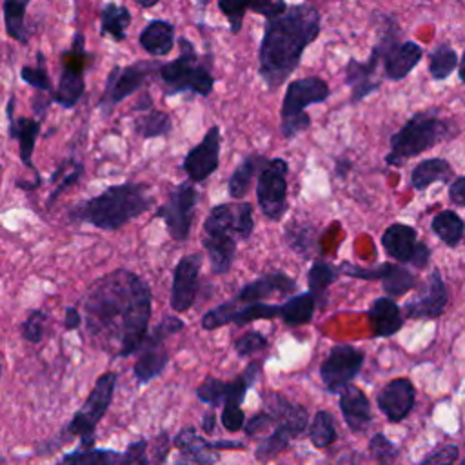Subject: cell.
I'll return each instance as SVG.
<instances>
[{"label":"cell","instance_id":"6da1fadb","mask_svg":"<svg viewBox=\"0 0 465 465\" xmlns=\"http://www.w3.org/2000/svg\"><path fill=\"white\" fill-rule=\"evenodd\" d=\"M153 309L149 283L129 269L96 278L82 298L85 332L102 351L118 358L138 354Z\"/></svg>","mask_w":465,"mask_h":465},{"label":"cell","instance_id":"7a4b0ae2","mask_svg":"<svg viewBox=\"0 0 465 465\" xmlns=\"http://www.w3.org/2000/svg\"><path fill=\"white\" fill-rule=\"evenodd\" d=\"M322 27L320 11L311 4L289 5L285 13L265 20L258 47V74L269 89L280 87L298 67L303 51Z\"/></svg>","mask_w":465,"mask_h":465},{"label":"cell","instance_id":"3957f363","mask_svg":"<svg viewBox=\"0 0 465 465\" xmlns=\"http://www.w3.org/2000/svg\"><path fill=\"white\" fill-rule=\"evenodd\" d=\"M154 205V194L147 183L125 182L105 187L100 194L80 200L69 207L67 218L73 223L114 232L133 218L147 213Z\"/></svg>","mask_w":465,"mask_h":465},{"label":"cell","instance_id":"277c9868","mask_svg":"<svg viewBox=\"0 0 465 465\" xmlns=\"http://www.w3.org/2000/svg\"><path fill=\"white\" fill-rule=\"evenodd\" d=\"M178 44L180 54L171 62H162L158 69L163 96H174L183 93L209 96L214 87L209 62L200 60L193 44L185 36H180Z\"/></svg>","mask_w":465,"mask_h":465},{"label":"cell","instance_id":"5b68a950","mask_svg":"<svg viewBox=\"0 0 465 465\" xmlns=\"http://www.w3.org/2000/svg\"><path fill=\"white\" fill-rule=\"evenodd\" d=\"M263 409H267L274 418L272 432L262 440L256 447V458L260 461H269L276 458L292 438L302 434L307 427V409L300 403L289 401L278 392L265 396Z\"/></svg>","mask_w":465,"mask_h":465},{"label":"cell","instance_id":"8992f818","mask_svg":"<svg viewBox=\"0 0 465 465\" xmlns=\"http://www.w3.org/2000/svg\"><path fill=\"white\" fill-rule=\"evenodd\" d=\"M329 96V85L320 76H305L292 80L283 94L280 109V133L283 138L292 140L311 125L305 109L320 104Z\"/></svg>","mask_w":465,"mask_h":465},{"label":"cell","instance_id":"52a82bcc","mask_svg":"<svg viewBox=\"0 0 465 465\" xmlns=\"http://www.w3.org/2000/svg\"><path fill=\"white\" fill-rule=\"evenodd\" d=\"M449 134L450 131L447 122L418 113L391 136V151L385 156V162L391 165H400L401 160L421 154L423 151L449 138Z\"/></svg>","mask_w":465,"mask_h":465},{"label":"cell","instance_id":"ba28073f","mask_svg":"<svg viewBox=\"0 0 465 465\" xmlns=\"http://www.w3.org/2000/svg\"><path fill=\"white\" fill-rule=\"evenodd\" d=\"M93 62V54L85 51V35L76 31L71 45L60 54L58 87L49 94L54 104L73 109L85 91V71Z\"/></svg>","mask_w":465,"mask_h":465},{"label":"cell","instance_id":"9c48e42d","mask_svg":"<svg viewBox=\"0 0 465 465\" xmlns=\"http://www.w3.org/2000/svg\"><path fill=\"white\" fill-rule=\"evenodd\" d=\"M116 380H118L116 372H113V371L104 372L96 380V383L91 389L89 396L85 398L84 405L74 412L71 421L65 425V434L78 436L82 449H93L96 425L105 416V412L113 401Z\"/></svg>","mask_w":465,"mask_h":465},{"label":"cell","instance_id":"30bf717a","mask_svg":"<svg viewBox=\"0 0 465 465\" xmlns=\"http://www.w3.org/2000/svg\"><path fill=\"white\" fill-rule=\"evenodd\" d=\"M183 327L185 325L180 318L163 316L153 327V331L147 332V336L138 351L134 367H133L134 378L140 385H145L163 374V371L167 369V363H169V352H167L163 341L167 340V336L180 332Z\"/></svg>","mask_w":465,"mask_h":465},{"label":"cell","instance_id":"8fae6325","mask_svg":"<svg viewBox=\"0 0 465 465\" xmlns=\"http://www.w3.org/2000/svg\"><path fill=\"white\" fill-rule=\"evenodd\" d=\"M160 65L162 62H156V60L134 62L124 67L114 65L107 74L104 93L96 104V109L102 113V116H111V113L120 102L138 93L147 82V78L153 73H158Z\"/></svg>","mask_w":465,"mask_h":465},{"label":"cell","instance_id":"7c38bea8","mask_svg":"<svg viewBox=\"0 0 465 465\" xmlns=\"http://www.w3.org/2000/svg\"><path fill=\"white\" fill-rule=\"evenodd\" d=\"M198 200L200 196L194 185L191 182H182L171 189L167 200L156 209L154 216L163 220L173 240L185 242L189 238Z\"/></svg>","mask_w":465,"mask_h":465},{"label":"cell","instance_id":"4fadbf2b","mask_svg":"<svg viewBox=\"0 0 465 465\" xmlns=\"http://www.w3.org/2000/svg\"><path fill=\"white\" fill-rule=\"evenodd\" d=\"M287 173L289 163L283 158H272L258 174L256 200L265 218L282 220L287 213Z\"/></svg>","mask_w":465,"mask_h":465},{"label":"cell","instance_id":"5bb4252c","mask_svg":"<svg viewBox=\"0 0 465 465\" xmlns=\"http://www.w3.org/2000/svg\"><path fill=\"white\" fill-rule=\"evenodd\" d=\"M363 365V352L352 345H336L320 367V378L329 392H341Z\"/></svg>","mask_w":465,"mask_h":465},{"label":"cell","instance_id":"9a60e30c","mask_svg":"<svg viewBox=\"0 0 465 465\" xmlns=\"http://www.w3.org/2000/svg\"><path fill=\"white\" fill-rule=\"evenodd\" d=\"M381 245L391 258L412 263L414 267H425L430 258L429 247L423 242H418L416 231L405 223H392L387 227L381 236Z\"/></svg>","mask_w":465,"mask_h":465},{"label":"cell","instance_id":"2e32d148","mask_svg":"<svg viewBox=\"0 0 465 465\" xmlns=\"http://www.w3.org/2000/svg\"><path fill=\"white\" fill-rule=\"evenodd\" d=\"M220 147L222 134L220 127L213 125L207 129L203 138L185 154L182 169L189 176V182H205L220 165Z\"/></svg>","mask_w":465,"mask_h":465},{"label":"cell","instance_id":"e0dca14e","mask_svg":"<svg viewBox=\"0 0 465 465\" xmlns=\"http://www.w3.org/2000/svg\"><path fill=\"white\" fill-rule=\"evenodd\" d=\"M376 49L383 58L385 76L391 80L405 78L418 65L423 54L416 42H396V31L392 29L380 38Z\"/></svg>","mask_w":465,"mask_h":465},{"label":"cell","instance_id":"ac0fdd59","mask_svg":"<svg viewBox=\"0 0 465 465\" xmlns=\"http://www.w3.org/2000/svg\"><path fill=\"white\" fill-rule=\"evenodd\" d=\"M202 254L189 252L182 256L173 271V287L169 305L174 312H185L193 307L198 294Z\"/></svg>","mask_w":465,"mask_h":465},{"label":"cell","instance_id":"d6986e66","mask_svg":"<svg viewBox=\"0 0 465 465\" xmlns=\"http://www.w3.org/2000/svg\"><path fill=\"white\" fill-rule=\"evenodd\" d=\"M174 445L180 449V458L176 461L178 465H213V461H214L213 450L243 447V443L231 441V440L209 441V440L202 438L194 427H183L176 434Z\"/></svg>","mask_w":465,"mask_h":465},{"label":"cell","instance_id":"ffe728a7","mask_svg":"<svg viewBox=\"0 0 465 465\" xmlns=\"http://www.w3.org/2000/svg\"><path fill=\"white\" fill-rule=\"evenodd\" d=\"M5 116L9 124V138L18 142V154L20 160L25 167H29L35 174H38L35 163H33V153L36 145V138L40 134V120L36 118H27V116H18L15 118V96L11 94L5 105Z\"/></svg>","mask_w":465,"mask_h":465},{"label":"cell","instance_id":"44dd1931","mask_svg":"<svg viewBox=\"0 0 465 465\" xmlns=\"http://www.w3.org/2000/svg\"><path fill=\"white\" fill-rule=\"evenodd\" d=\"M292 291H296V282L289 274L276 271L245 283L232 300L240 305L263 303V300L274 294H291Z\"/></svg>","mask_w":465,"mask_h":465},{"label":"cell","instance_id":"7402d4cb","mask_svg":"<svg viewBox=\"0 0 465 465\" xmlns=\"http://www.w3.org/2000/svg\"><path fill=\"white\" fill-rule=\"evenodd\" d=\"M449 302L445 283L438 271L429 274L425 291L416 294L405 303V314L409 318H438Z\"/></svg>","mask_w":465,"mask_h":465},{"label":"cell","instance_id":"603a6c76","mask_svg":"<svg viewBox=\"0 0 465 465\" xmlns=\"http://www.w3.org/2000/svg\"><path fill=\"white\" fill-rule=\"evenodd\" d=\"M414 387L407 378H396L389 381L376 396L380 411L391 421H401L414 407Z\"/></svg>","mask_w":465,"mask_h":465},{"label":"cell","instance_id":"cb8c5ba5","mask_svg":"<svg viewBox=\"0 0 465 465\" xmlns=\"http://www.w3.org/2000/svg\"><path fill=\"white\" fill-rule=\"evenodd\" d=\"M380 58H381V54L374 47L367 62H360L356 58L349 60V64L345 67V82L352 89V94H351V102L352 104L360 102L361 98L369 96L371 93H374L380 87V82L372 80Z\"/></svg>","mask_w":465,"mask_h":465},{"label":"cell","instance_id":"d4e9b609","mask_svg":"<svg viewBox=\"0 0 465 465\" xmlns=\"http://www.w3.org/2000/svg\"><path fill=\"white\" fill-rule=\"evenodd\" d=\"M138 44L153 58L167 56L174 47V25L162 18L151 20L140 31Z\"/></svg>","mask_w":465,"mask_h":465},{"label":"cell","instance_id":"484cf974","mask_svg":"<svg viewBox=\"0 0 465 465\" xmlns=\"http://www.w3.org/2000/svg\"><path fill=\"white\" fill-rule=\"evenodd\" d=\"M340 409L343 414L345 423L351 430L361 432L369 427L372 414H371V403L367 396L354 385H349L340 394Z\"/></svg>","mask_w":465,"mask_h":465},{"label":"cell","instance_id":"4316f807","mask_svg":"<svg viewBox=\"0 0 465 465\" xmlns=\"http://www.w3.org/2000/svg\"><path fill=\"white\" fill-rule=\"evenodd\" d=\"M369 323H371L374 336L387 338V336L396 334L401 329L403 320H401L400 309L394 303V300L385 296V298H378L372 302V305L369 309Z\"/></svg>","mask_w":465,"mask_h":465},{"label":"cell","instance_id":"83f0119b","mask_svg":"<svg viewBox=\"0 0 465 465\" xmlns=\"http://www.w3.org/2000/svg\"><path fill=\"white\" fill-rule=\"evenodd\" d=\"M202 245L209 256L211 271L214 274H227L236 258V238L232 234L203 236Z\"/></svg>","mask_w":465,"mask_h":465},{"label":"cell","instance_id":"f1b7e54d","mask_svg":"<svg viewBox=\"0 0 465 465\" xmlns=\"http://www.w3.org/2000/svg\"><path fill=\"white\" fill-rule=\"evenodd\" d=\"M267 162L269 160L265 156H262V154H249V156H245L236 165V169L232 171V174L227 180V193H229V196L232 200L243 198L249 193V189H251L254 174H260V171L265 167Z\"/></svg>","mask_w":465,"mask_h":465},{"label":"cell","instance_id":"f546056e","mask_svg":"<svg viewBox=\"0 0 465 465\" xmlns=\"http://www.w3.org/2000/svg\"><path fill=\"white\" fill-rule=\"evenodd\" d=\"M131 25V11L120 4H104L100 11V35L111 36L114 42L127 38V27Z\"/></svg>","mask_w":465,"mask_h":465},{"label":"cell","instance_id":"4dcf8cb0","mask_svg":"<svg viewBox=\"0 0 465 465\" xmlns=\"http://www.w3.org/2000/svg\"><path fill=\"white\" fill-rule=\"evenodd\" d=\"M82 174H84V163L80 160L64 158V162H60V165L53 171V174L49 178V183L54 185V189L49 193L45 205L51 207L64 191H67L69 187H73L74 183L80 182Z\"/></svg>","mask_w":465,"mask_h":465},{"label":"cell","instance_id":"1f68e13d","mask_svg":"<svg viewBox=\"0 0 465 465\" xmlns=\"http://www.w3.org/2000/svg\"><path fill=\"white\" fill-rule=\"evenodd\" d=\"M452 174V167L443 158H427L421 160L411 174V183L414 189L423 191L434 182H447Z\"/></svg>","mask_w":465,"mask_h":465},{"label":"cell","instance_id":"d6a6232c","mask_svg":"<svg viewBox=\"0 0 465 465\" xmlns=\"http://www.w3.org/2000/svg\"><path fill=\"white\" fill-rule=\"evenodd\" d=\"M316 298L307 291L291 296L287 302H283L280 307V318L285 325L296 327L311 322L314 309H316Z\"/></svg>","mask_w":465,"mask_h":465},{"label":"cell","instance_id":"836d02e7","mask_svg":"<svg viewBox=\"0 0 465 465\" xmlns=\"http://www.w3.org/2000/svg\"><path fill=\"white\" fill-rule=\"evenodd\" d=\"M29 7V0H5L2 4L4 11V25L9 38L18 44L29 42V29L25 25V11Z\"/></svg>","mask_w":465,"mask_h":465},{"label":"cell","instance_id":"e575fe53","mask_svg":"<svg viewBox=\"0 0 465 465\" xmlns=\"http://www.w3.org/2000/svg\"><path fill=\"white\" fill-rule=\"evenodd\" d=\"M133 129L142 138L165 136V134H169L173 131V118H171L169 113L153 107L151 111L140 113L138 116H134Z\"/></svg>","mask_w":465,"mask_h":465},{"label":"cell","instance_id":"d590c367","mask_svg":"<svg viewBox=\"0 0 465 465\" xmlns=\"http://www.w3.org/2000/svg\"><path fill=\"white\" fill-rule=\"evenodd\" d=\"M122 454L111 449H78L54 465H120Z\"/></svg>","mask_w":465,"mask_h":465},{"label":"cell","instance_id":"8d00e7d4","mask_svg":"<svg viewBox=\"0 0 465 465\" xmlns=\"http://www.w3.org/2000/svg\"><path fill=\"white\" fill-rule=\"evenodd\" d=\"M432 231L434 234L447 243L449 247L458 245V242L463 236L465 231V223L463 220L454 213V211H441L432 218Z\"/></svg>","mask_w":465,"mask_h":465},{"label":"cell","instance_id":"74e56055","mask_svg":"<svg viewBox=\"0 0 465 465\" xmlns=\"http://www.w3.org/2000/svg\"><path fill=\"white\" fill-rule=\"evenodd\" d=\"M232 223H234V207L229 203H218L209 211L203 222V232L205 236L232 234Z\"/></svg>","mask_w":465,"mask_h":465},{"label":"cell","instance_id":"f35d334b","mask_svg":"<svg viewBox=\"0 0 465 465\" xmlns=\"http://www.w3.org/2000/svg\"><path fill=\"white\" fill-rule=\"evenodd\" d=\"M309 438L314 447L325 449L336 440V425L327 411H318L309 429Z\"/></svg>","mask_w":465,"mask_h":465},{"label":"cell","instance_id":"ab89813d","mask_svg":"<svg viewBox=\"0 0 465 465\" xmlns=\"http://www.w3.org/2000/svg\"><path fill=\"white\" fill-rule=\"evenodd\" d=\"M381 285H383V291L394 298V296H401L405 291H411L416 285V278L407 267L391 263L385 278L381 280Z\"/></svg>","mask_w":465,"mask_h":465},{"label":"cell","instance_id":"60d3db41","mask_svg":"<svg viewBox=\"0 0 465 465\" xmlns=\"http://www.w3.org/2000/svg\"><path fill=\"white\" fill-rule=\"evenodd\" d=\"M336 278H338V271L332 265L325 262H314L311 265L307 272V285H309V292L316 298V302Z\"/></svg>","mask_w":465,"mask_h":465},{"label":"cell","instance_id":"b9f144b4","mask_svg":"<svg viewBox=\"0 0 465 465\" xmlns=\"http://www.w3.org/2000/svg\"><path fill=\"white\" fill-rule=\"evenodd\" d=\"M285 243L300 256H309L314 242V229L307 223H289L285 229Z\"/></svg>","mask_w":465,"mask_h":465},{"label":"cell","instance_id":"7bdbcfd3","mask_svg":"<svg viewBox=\"0 0 465 465\" xmlns=\"http://www.w3.org/2000/svg\"><path fill=\"white\" fill-rule=\"evenodd\" d=\"M456 65H458V56L452 47L441 44L430 53L429 69H430V74L434 80L447 78L456 69Z\"/></svg>","mask_w":465,"mask_h":465},{"label":"cell","instance_id":"ee69618b","mask_svg":"<svg viewBox=\"0 0 465 465\" xmlns=\"http://www.w3.org/2000/svg\"><path fill=\"white\" fill-rule=\"evenodd\" d=\"M20 78L22 82H25L27 85L42 91V93H53L54 89L51 87V78L47 74V69H45V60H44V54L38 53V65H24L20 69Z\"/></svg>","mask_w":465,"mask_h":465},{"label":"cell","instance_id":"f6af8a7d","mask_svg":"<svg viewBox=\"0 0 465 465\" xmlns=\"http://www.w3.org/2000/svg\"><path fill=\"white\" fill-rule=\"evenodd\" d=\"M47 314L42 309H35L29 312V316L20 325V334L29 343H40L45 334L47 325Z\"/></svg>","mask_w":465,"mask_h":465},{"label":"cell","instance_id":"bcb514c9","mask_svg":"<svg viewBox=\"0 0 465 465\" xmlns=\"http://www.w3.org/2000/svg\"><path fill=\"white\" fill-rule=\"evenodd\" d=\"M369 452L378 465H394L398 458L396 445L381 432H376L369 441Z\"/></svg>","mask_w":465,"mask_h":465},{"label":"cell","instance_id":"7dc6e473","mask_svg":"<svg viewBox=\"0 0 465 465\" xmlns=\"http://www.w3.org/2000/svg\"><path fill=\"white\" fill-rule=\"evenodd\" d=\"M223 396H225V381L214 378V376H207L198 387H196V398L213 407L223 405Z\"/></svg>","mask_w":465,"mask_h":465},{"label":"cell","instance_id":"c3c4849f","mask_svg":"<svg viewBox=\"0 0 465 465\" xmlns=\"http://www.w3.org/2000/svg\"><path fill=\"white\" fill-rule=\"evenodd\" d=\"M254 229V220H252V205L249 202H240L234 205V223H232V232L240 240H249Z\"/></svg>","mask_w":465,"mask_h":465},{"label":"cell","instance_id":"681fc988","mask_svg":"<svg viewBox=\"0 0 465 465\" xmlns=\"http://www.w3.org/2000/svg\"><path fill=\"white\" fill-rule=\"evenodd\" d=\"M218 9L223 13V16L229 22L231 33L238 35L243 24L245 11L249 9V2H240V0H220Z\"/></svg>","mask_w":465,"mask_h":465},{"label":"cell","instance_id":"f907efd6","mask_svg":"<svg viewBox=\"0 0 465 465\" xmlns=\"http://www.w3.org/2000/svg\"><path fill=\"white\" fill-rule=\"evenodd\" d=\"M267 338L265 334H262L260 331H249L245 334H242L236 341H234V351L240 358H247L252 356L254 352L262 351L267 347Z\"/></svg>","mask_w":465,"mask_h":465},{"label":"cell","instance_id":"816d5d0a","mask_svg":"<svg viewBox=\"0 0 465 465\" xmlns=\"http://www.w3.org/2000/svg\"><path fill=\"white\" fill-rule=\"evenodd\" d=\"M120 465H149L147 456V441L145 440H134L127 445L125 452L122 454Z\"/></svg>","mask_w":465,"mask_h":465},{"label":"cell","instance_id":"f5cc1de1","mask_svg":"<svg viewBox=\"0 0 465 465\" xmlns=\"http://www.w3.org/2000/svg\"><path fill=\"white\" fill-rule=\"evenodd\" d=\"M391 263H381L378 267H371V269H365V267H358V265H351V263H343L340 267L341 272H345L347 276H352V278H361V280H383L387 271H389Z\"/></svg>","mask_w":465,"mask_h":465},{"label":"cell","instance_id":"db71d44e","mask_svg":"<svg viewBox=\"0 0 465 465\" xmlns=\"http://www.w3.org/2000/svg\"><path fill=\"white\" fill-rule=\"evenodd\" d=\"M456 458H458V447L454 443H447L432 450L420 465H454Z\"/></svg>","mask_w":465,"mask_h":465},{"label":"cell","instance_id":"11a10c76","mask_svg":"<svg viewBox=\"0 0 465 465\" xmlns=\"http://www.w3.org/2000/svg\"><path fill=\"white\" fill-rule=\"evenodd\" d=\"M220 420H222L223 429L229 432H236L245 427V414H243L242 407H236V405H225Z\"/></svg>","mask_w":465,"mask_h":465},{"label":"cell","instance_id":"9f6ffc18","mask_svg":"<svg viewBox=\"0 0 465 465\" xmlns=\"http://www.w3.org/2000/svg\"><path fill=\"white\" fill-rule=\"evenodd\" d=\"M287 7L289 5L285 2H249V9L256 11L258 15H263L265 20L280 16L287 11Z\"/></svg>","mask_w":465,"mask_h":465},{"label":"cell","instance_id":"6f0895ef","mask_svg":"<svg viewBox=\"0 0 465 465\" xmlns=\"http://www.w3.org/2000/svg\"><path fill=\"white\" fill-rule=\"evenodd\" d=\"M449 198H450V202H452L454 205L465 207V176H460V178H456V180L450 183Z\"/></svg>","mask_w":465,"mask_h":465},{"label":"cell","instance_id":"680465c9","mask_svg":"<svg viewBox=\"0 0 465 465\" xmlns=\"http://www.w3.org/2000/svg\"><path fill=\"white\" fill-rule=\"evenodd\" d=\"M82 323H84V318H82L80 309L74 307V305H69L65 309V314H64V329L65 331H76V329H80Z\"/></svg>","mask_w":465,"mask_h":465},{"label":"cell","instance_id":"91938a15","mask_svg":"<svg viewBox=\"0 0 465 465\" xmlns=\"http://www.w3.org/2000/svg\"><path fill=\"white\" fill-rule=\"evenodd\" d=\"M51 104H53L51 96H42V94H38V96L33 98V111H35L40 118H44V114L47 113V109H49Z\"/></svg>","mask_w":465,"mask_h":465},{"label":"cell","instance_id":"94428289","mask_svg":"<svg viewBox=\"0 0 465 465\" xmlns=\"http://www.w3.org/2000/svg\"><path fill=\"white\" fill-rule=\"evenodd\" d=\"M214 425H216V414H214L213 411L205 412L203 418H202V429H203V432L211 434V432L214 430Z\"/></svg>","mask_w":465,"mask_h":465},{"label":"cell","instance_id":"6125c7cd","mask_svg":"<svg viewBox=\"0 0 465 465\" xmlns=\"http://www.w3.org/2000/svg\"><path fill=\"white\" fill-rule=\"evenodd\" d=\"M460 78H461V82H465V53H463L461 62H460Z\"/></svg>","mask_w":465,"mask_h":465},{"label":"cell","instance_id":"be15d7a7","mask_svg":"<svg viewBox=\"0 0 465 465\" xmlns=\"http://www.w3.org/2000/svg\"><path fill=\"white\" fill-rule=\"evenodd\" d=\"M136 4H138L140 7H153V5H156V4H158V0H149V2H143V0H136Z\"/></svg>","mask_w":465,"mask_h":465},{"label":"cell","instance_id":"e7e4bbea","mask_svg":"<svg viewBox=\"0 0 465 465\" xmlns=\"http://www.w3.org/2000/svg\"><path fill=\"white\" fill-rule=\"evenodd\" d=\"M0 183H2V165H0Z\"/></svg>","mask_w":465,"mask_h":465},{"label":"cell","instance_id":"03108f58","mask_svg":"<svg viewBox=\"0 0 465 465\" xmlns=\"http://www.w3.org/2000/svg\"><path fill=\"white\" fill-rule=\"evenodd\" d=\"M0 378H2V363H0Z\"/></svg>","mask_w":465,"mask_h":465},{"label":"cell","instance_id":"003e7915","mask_svg":"<svg viewBox=\"0 0 465 465\" xmlns=\"http://www.w3.org/2000/svg\"><path fill=\"white\" fill-rule=\"evenodd\" d=\"M460 465H465V460H463V461H461V463H460Z\"/></svg>","mask_w":465,"mask_h":465}]
</instances>
